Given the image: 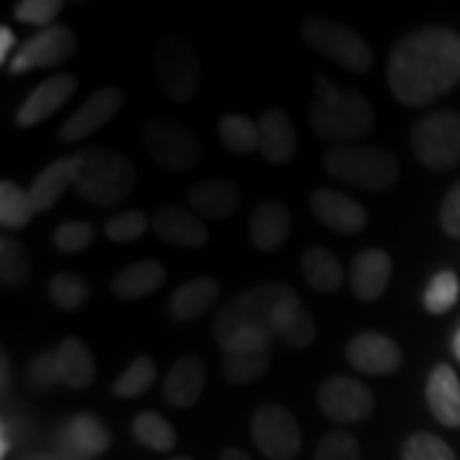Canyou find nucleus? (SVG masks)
I'll use <instances>...</instances> for the list:
<instances>
[{
    "mask_svg": "<svg viewBox=\"0 0 460 460\" xmlns=\"http://www.w3.org/2000/svg\"><path fill=\"white\" fill-rule=\"evenodd\" d=\"M75 93H77V77L75 75H66V72L51 75L44 83L36 84L29 93V98L21 102L16 113V126L31 128V126L44 123L57 111H62Z\"/></svg>",
    "mask_w": 460,
    "mask_h": 460,
    "instance_id": "dca6fc26",
    "label": "nucleus"
},
{
    "mask_svg": "<svg viewBox=\"0 0 460 460\" xmlns=\"http://www.w3.org/2000/svg\"><path fill=\"white\" fill-rule=\"evenodd\" d=\"M269 366H271L269 345L223 350V374H226V381L233 386H248V384L259 381V378L266 376Z\"/></svg>",
    "mask_w": 460,
    "mask_h": 460,
    "instance_id": "c85d7f7f",
    "label": "nucleus"
},
{
    "mask_svg": "<svg viewBox=\"0 0 460 460\" xmlns=\"http://www.w3.org/2000/svg\"><path fill=\"white\" fill-rule=\"evenodd\" d=\"M8 450H11V440H8V429L3 425V447H0V456L5 458L8 456Z\"/></svg>",
    "mask_w": 460,
    "mask_h": 460,
    "instance_id": "09e8293b",
    "label": "nucleus"
},
{
    "mask_svg": "<svg viewBox=\"0 0 460 460\" xmlns=\"http://www.w3.org/2000/svg\"><path fill=\"white\" fill-rule=\"evenodd\" d=\"M141 138L151 159L166 172L184 174L199 162V141L195 133L174 118H151Z\"/></svg>",
    "mask_w": 460,
    "mask_h": 460,
    "instance_id": "1a4fd4ad",
    "label": "nucleus"
},
{
    "mask_svg": "<svg viewBox=\"0 0 460 460\" xmlns=\"http://www.w3.org/2000/svg\"><path fill=\"white\" fill-rule=\"evenodd\" d=\"M65 11L62 0H21L13 8V18L29 26L49 29L54 26V18Z\"/></svg>",
    "mask_w": 460,
    "mask_h": 460,
    "instance_id": "79ce46f5",
    "label": "nucleus"
},
{
    "mask_svg": "<svg viewBox=\"0 0 460 460\" xmlns=\"http://www.w3.org/2000/svg\"><path fill=\"white\" fill-rule=\"evenodd\" d=\"M402 460H456L453 447L432 432H414L402 445Z\"/></svg>",
    "mask_w": 460,
    "mask_h": 460,
    "instance_id": "58836bf2",
    "label": "nucleus"
},
{
    "mask_svg": "<svg viewBox=\"0 0 460 460\" xmlns=\"http://www.w3.org/2000/svg\"><path fill=\"white\" fill-rule=\"evenodd\" d=\"M13 44H16L13 31H11L8 26H0V62H3V65H11V62H8V54L13 49Z\"/></svg>",
    "mask_w": 460,
    "mask_h": 460,
    "instance_id": "49530a36",
    "label": "nucleus"
},
{
    "mask_svg": "<svg viewBox=\"0 0 460 460\" xmlns=\"http://www.w3.org/2000/svg\"><path fill=\"white\" fill-rule=\"evenodd\" d=\"M313 460H361V445L350 432H330L320 440Z\"/></svg>",
    "mask_w": 460,
    "mask_h": 460,
    "instance_id": "37998d69",
    "label": "nucleus"
},
{
    "mask_svg": "<svg viewBox=\"0 0 460 460\" xmlns=\"http://www.w3.org/2000/svg\"><path fill=\"white\" fill-rule=\"evenodd\" d=\"M69 440L87 456H98L108 447L111 435H108L105 425L100 422L98 414H77L69 422Z\"/></svg>",
    "mask_w": 460,
    "mask_h": 460,
    "instance_id": "e433bc0d",
    "label": "nucleus"
},
{
    "mask_svg": "<svg viewBox=\"0 0 460 460\" xmlns=\"http://www.w3.org/2000/svg\"><path fill=\"white\" fill-rule=\"evenodd\" d=\"M154 233L159 241H164L169 246L180 248H202L210 241V230L205 226V220L187 208L177 205H162L154 213Z\"/></svg>",
    "mask_w": 460,
    "mask_h": 460,
    "instance_id": "a211bd4d",
    "label": "nucleus"
},
{
    "mask_svg": "<svg viewBox=\"0 0 460 460\" xmlns=\"http://www.w3.org/2000/svg\"><path fill=\"white\" fill-rule=\"evenodd\" d=\"M414 159L432 172L453 169L460 162V113L435 111L420 118L410 133Z\"/></svg>",
    "mask_w": 460,
    "mask_h": 460,
    "instance_id": "423d86ee",
    "label": "nucleus"
},
{
    "mask_svg": "<svg viewBox=\"0 0 460 460\" xmlns=\"http://www.w3.org/2000/svg\"><path fill=\"white\" fill-rule=\"evenodd\" d=\"M95 243V228L84 220H66L54 230V246L62 253H83Z\"/></svg>",
    "mask_w": 460,
    "mask_h": 460,
    "instance_id": "a19ab883",
    "label": "nucleus"
},
{
    "mask_svg": "<svg viewBox=\"0 0 460 460\" xmlns=\"http://www.w3.org/2000/svg\"><path fill=\"white\" fill-rule=\"evenodd\" d=\"M453 353H456V358L460 361V328L456 330V338H453Z\"/></svg>",
    "mask_w": 460,
    "mask_h": 460,
    "instance_id": "8fccbe9b",
    "label": "nucleus"
},
{
    "mask_svg": "<svg viewBox=\"0 0 460 460\" xmlns=\"http://www.w3.org/2000/svg\"><path fill=\"white\" fill-rule=\"evenodd\" d=\"M317 407L328 414L330 420L343 425H358L371 417L376 407L374 392L353 376H328L317 389Z\"/></svg>",
    "mask_w": 460,
    "mask_h": 460,
    "instance_id": "9b49d317",
    "label": "nucleus"
},
{
    "mask_svg": "<svg viewBox=\"0 0 460 460\" xmlns=\"http://www.w3.org/2000/svg\"><path fill=\"white\" fill-rule=\"evenodd\" d=\"M386 83L402 105L422 108L460 83V36L445 26L404 33L389 54Z\"/></svg>",
    "mask_w": 460,
    "mask_h": 460,
    "instance_id": "f257e3e1",
    "label": "nucleus"
},
{
    "mask_svg": "<svg viewBox=\"0 0 460 460\" xmlns=\"http://www.w3.org/2000/svg\"><path fill=\"white\" fill-rule=\"evenodd\" d=\"M51 302L62 310H77L83 307L90 296V284L84 281V277L75 274V271H57L47 284Z\"/></svg>",
    "mask_w": 460,
    "mask_h": 460,
    "instance_id": "c9c22d12",
    "label": "nucleus"
},
{
    "mask_svg": "<svg viewBox=\"0 0 460 460\" xmlns=\"http://www.w3.org/2000/svg\"><path fill=\"white\" fill-rule=\"evenodd\" d=\"M261 133V156L269 164H292L296 156V131L295 123L284 108H266L259 118Z\"/></svg>",
    "mask_w": 460,
    "mask_h": 460,
    "instance_id": "aec40b11",
    "label": "nucleus"
},
{
    "mask_svg": "<svg viewBox=\"0 0 460 460\" xmlns=\"http://www.w3.org/2000/svg\"><path fill=\"white\" fill-rule=\"evenodd\" d=\"M302 274L307 287L317 295H332L345 281L343 263L328 248H307L302 253Z\"/></svg>",
    "mask_w": 460,
    "mask_h": 460,
    "instance_id": "cd10ccee",
    "label": "nucleus"
},
{
    "mask_svg": "<svg viewBox=\"0 0 460 460\" xmlns=\"http://www.w3.org/2000/svg\"><path fill=\"white\" fill-rule=\"evenodd\" d=\"M136 166L118 148L87 146L72 154V184L87 202L113 208L136 190Z\"/></svg>",
    "mask_w": 460,
    "mask_h": 460,
    "instance_id": "f03ea898",
    "label": "nucleus"
},
{
    "mask_svg": "<svg viewBox=\"0 0 460 460\" xmlns=\"http://www.w3.org/2000/svg\"><path fill=\"white\" fill-rule=\"evenodd\" d=\"M292 233V215L279 199L261 202L248 217V241L259 251H277L287 243Z\"/></svg>",
    "mask_w": 460,
    "mask_h": 460,
    "instance_id": "412c9836",
    "label": "nucleus"
},
{
    "mask_svg": "<svg viewBox=\"0 0 460 460\" xmlns=\"http://www.w3.org/2000/svg\"><path fill=\"white\" fill-rule=\"evenodd\" d=\"M148 230V217L141 210H123L105 223V235L113 243H133Z\"/></svg>",
    "mask_w": 460,
    "mask_h": 460,
    "instance_id": "ea45409f",
    "label": "nucleus"
},
{
    "mask_svg": "<svg viewBox=\"0 0 460 460\" xmlns=\"http://www.w3.org/2000/svg\"><path fill=\"white\" fill-rule=\"evenodd\" d=\"M126 105V93L120 87H100L98 93H93L84 100L83 105L75 113L66 118L59 128V141L62 144H80L84 138H90L93 133L100 131L102 126H108L115 115L123 111Z\"/></svg>",
    "mask_w": 460,
    "mask_h": 460,
    "instance_id": "4468645a",
    "label": "nucleus"
},
{
    "mask_svg": "<svg viewBox=\"0 0 460 460\" xmlns=\"http://www.w3.org/2000/svg\"><path fill=\"white\" fill-rule=\"evenodd\" d=\"M154 378H156L154 358L151 356H138V358H133L131 366L120 376L115 378L113 394L118 399H136V396L146 394L151 384H154Z\"/></svg>",
    "mask_w": 460,
    "mask_h": 460,
    "instance_id": "f704fd0d",
    "label": "nucleus"
},
{
    "mask_svg": "<svg viewBox=\"0 0 460 460\" xmlns=\"http://www.w3.org/2000/svg\"><path fill=\"white\" fill-rule=\"evenodd\" d=\"M269 328H271L274 338H279L287 348H296V350L313 343L314 332H317L313 314L295 292L284 295L277 302V307L271 310V317H269Z\"/></svg>",
    "mask_w": 460,
    "mask_h": 460,
    "instance_id": "6ab92c4d",
    "label": "nucleus"
},
{
    "mask_svg": "<svg viewBox=\"0 0 460 460\" xmlns=\"http://www.w3.org/2000/svg\"><path fill=\"white\" fill-rule=\"evenodd\" d=\"M69 184H72V156H65V159L51 162V164L33 180L31 187H29V195H31L36 215L51 210V208L62 199V195H65Z\"/></svg>",
    "mask_w": 460,
    "mask_h": 460,
    "instance_id": "c756f323",
    "label": "nucleus"
},
{
    "mask_svg": "<svg viewBox=\"0 0 460 460\" xmlns=\"http://www.w3.org/2000/svg\"><path fill=\"white\" fill-rule=\"evenodd\" d=\"M251 438L269 460H292L302 450V428L281 404H266L251 417Z\"/></svg>",
    "mask_w": 460,
    "mask_h": 460,
    "instance_id": "9d476101",
    "label": "nucleus"
},
{
    "mask_svg": "<svg viewBox=\"0 0 460 460\" xmlns=\"http://www.w3.org/2000/svg\"><path fill=\"white\" fill-rule=\"evenodd\" d=\"M310 210L325 228L338 235H358L368 226V210L361 202L332 187L314 190L310 195Z\"/></svg>",
    "mask_w": 460,
    "mask_h": 460,
    "instance_id": "2eb2a0df",
    "label": "nucleus"
},
{
    "mask_svg": "<svg viewBox=\"0 0 460 460\" xmlns=\"http://www.w3.org/2000/svg\"><path fill=\"white\" fill-rule=\"evenodd\" d=\"M166 460H192V458H187V456H177V458H166Z\"/></svg>",
    "mask_w": 460,
    "mask_h": 460,
    "instance_id": "3c124183",
    "label": "nucleus"
},
{
    "mask_svg": "<svg viewBox=\"0 0 460 460\" xmlns=\"http://www.w3.org/2000/svg\"><path fill=\"white\" fill-rule=\"evenodd\" d=\"M317 98L310 108V126L325 141L353 144L374 128V105L361 93L330 84L328 77H317Z\"/></svg>",
    "mask_w": 460,
    "mask_h": 460,
    "instance_id": "7ed1b4c3",
    "label": "nucleus"
},
{
    "mask_svg": "<svg viewBox=\"0 0 460 460\" xmlns=\"http://www.w3.org/2000/svg\"><path fill=\"white\" fill-rule=\"evenodd\" d=\"M131 435L154 453H169L177 445V429L159 411H138L131 422Z\"/></svg>",
    "mask_w": 460,
    "mask_h": 460,
    "instance_id": "2f4dec72",
    "label": "nucleus"
},
{
    "mask_svg": "<svg viewBox=\"0 0 460 460\" xmlns=\"http://www.w3.org/2000/svg\"><path fill=\"white\" fill-rule=\"evenodd\" d=\"M220 460H251V456H246V453L238 450V447H226V450L220 453Z\"/></svg>",
    "mask_w": 460,
    "mask_h": 460,
    "instance_id": "de8ad7c7",
    "label": "nucleus"
},
{
    "mask_svg": "<svg viewBox=\"0 0 460 460\" xmlns=\"http://www.w3.org/2000/svg\"><path fill=\"white\" fill-rule=\"evenodd\" d=\"M460 296V281L456 277V271H438L429 284L425 287V295H422V305L429 314H445L447 310L456 307Z\"/></svg>",
    "mask_w": 460,
    "mask_h": 460,
    "instance_id": "4c0bfd02",
    "label": "nucleus"
},
{
    "mask_svg": "<svg viewBox=\"0 0 460 460\" xmlns=\"http://www.w3.org/2000/svg\"><path fill=\"white\" fill-rule=\"evenodd\" d=\"M425 399L432 417L445 428H460V378L453 366L438 363L425 384Z\"/></svg>",
    "mask_w": 460,
    "mask_h": 460,
    "instance_id": "4be33fe9",
    "label": "nucleus"
},
{
    "mask_svg": "<svg viewBox=\"0 0 460 460\" xmlns=\"http://www.w3.org/2000/svg\"><path fill=\"white\" fill-rule=\"evenodd\" d=\"M394 277V261L384 248H363L348 269V284L356 299L376 302Z\"/></svg>",
    "mask_w": 460,
    "mask_h": 460,
    "instance_id": "f3484780",
    "label": "nucleus"
},
{
    "mask_svg": "<svg viewBox=\"0 0 460 460\" xmlns=\"http://www.w3.org/2000/svg\"><path fill=\"white\" fill-rule=\"evenodd\" d=\"M29 378H31L33 386H39V389H49V386H54V384L59 381V371H57V358H54V353H41V356L31 363Z\"/></svg>",
    "mask_w": 460,
    "mask_h": 460,
    "instance_id": "a18cd8bd",
    "label": "nucleus"
},
{
    "mask_svg": "<svg viewBox=\"0 0 460 460\" xmlns=\"http://www.w3.org/2000/svg\"><path fill=\"white\" fill-rule=\"evenodd\" d=\"M302 39L307 47L325 57L328 62L338 65L345 72L366 75L374 66V49L361 33L350 26L330 21V18L313 16L302 23Z\"/></svg>",
    "mask_w": 460,
    "mask_h": 460,
    "instance_id": "39448f33",
    "label": "nucleus"
},
{
    "mask_svg": "<svg viewBox=\"0 0 460 460\" xmlns=\"http://www.w3.org/2000/svg\"><path fill=\"white\" fill-rule=\"evenodd\" d=\"M187 205L202 220H228L241 205V192L235 181L230 180H205L190 187Z\"/></svg>",
    "mask_w": 460,
    "mask_h": 460,
    "instance_id": "5701e85b",
    "label": "nucleus"
},
{
    "mask_svg": "<svg viewBox=\"0 0 460 460\" xmlns=\"http://www.w3.org/2000/svg\"><path fill=\"white\" fill-rule=\"evenodd\" d=\"M223 292L220 281L215 277H195V279L184 281L169 296V314L174 323H192L208 313L217 302V296Z\"/></svg>",
    "mask_w": 460,
    "mask_h": 460,
    "instance_id": "a878e982",
    "label": "nucleus"
},
{
    "mask_svg": "<svg viewBox=\"0 0 460 460\" xmlns=\"http://www.w3.org/2000/svg\"><path fill=\"white\" fill-rule=\"evenodd\" d=\"M325 172L363 192H386L399 181V162L384 146L335 144L325 154Z\"/></svg>",
    "mask_w": 460,
    "mask_h": 460,
    "instance_id": "20e7f679",
    "label": "nucleus"
},
{
    "mask_svg": "<svg viewBox=\"0 0 460 460\" xmlns=\"http://www.w3.org/2000/svg\"><path fill=\"white\" fill-rule=\"evenodd\" d=\"M220 144L235 156H251L261 148V133L259 123L243 113H228L217 123Z\"/></svg>",
    "mask_w": 460,
    "mask_h": 460,
    "instance_id": "7c9ffc66",
    "label": "nucleus"
},
{
    "mask_svg": "<svg viewBox=\"0 0 460 460\" xmlns=\"http://www.w3.org/2000/svg\"><path fill=\"white\" fill-rule=\"evenodd\" d=\"M166 281L164 263L156 259H144L123 266L111 281V295L120 302H138L154 295Z\"/></svg>",
    "mask_w": 460,
    "mask_h": 460,
    "instance_id": "393cba45",
    "label": "nucleus"
},
{
    "mask_svg": "<svg viewBox=\"0 0 460 460\" xmlns=\"http://www.w3.org/2000/svg\"><path fill=\"white\" fill-rule=\"evenodd\" d=\"M36 217L29 190L11 180L0 181V223L5 230L26 228Z\"/></svg>",
    "mask_w": 460,
    "mask_h": 460,
    "instance_id": "473e14b6",
    "label": "nucleus"
},
{
    "mask_svg": "<svg viewBox=\"0 0 460 460\" xmlns=\"http://www.w3.org/2000/svg\"><path fill=\"white\" fill-rule=\"evenodd\" d=\"M154 72L166 98L174 102H190L199 93L198 51L181 36H164L156 44Z\"/></svg>",
    "mask_w": 460,
    "mask_h": 460,
    "instance_id": "0eeeda50",
    "label": "nucleus"
},
{
    "mask_svg": "<svg viewBox=\"0 0 460 460\" xmlns=\"http://www.w3.org/2000/svg\"><path fill=\"white\" fill-rule=\"evenodd\" d=\"M31 277V259L13 235L0 238V281L5 289H21Z\"/></svg>",
    "mask_w": 460,
    "mask_h": 460,
    "instance_id": "72a5a7b5",
    "label": "nucleus"
},
{
    "mask_svg": "<svg viewBox=\"0 0 460 460\" xmlns=\"http://www.w3.org/2000/svg\"><path fill=\"white\" fill-rule=\"evenodd\" d=\"M205 384H208V374H205L202 361L195 356H184L169 368L162 392H164L166 404L177 410H190L199 402Z\"/></svg>",
    "mask_w": 460,
    "mask_h": 460,
    "instance_id": "b1692460",
    "label": "nucleus"
},
{
    "mask_svg": "<svg viewBox=\"0 0 460 460\" xmlns=\"http://www.w3.org/2000/svg\"><path fill=\"white\" fill-rule=\"evenodd\" d=\"M289 292H292V287H287V284H263L256 289H248L246 295L233 299L215 317V338L220 341V345H226L230 338H235L243 330L271 332V328H269L271 310L277 307L281 296L289 295Z\"/></svg>",
    "mask_w": 460,
    "mask_h": 460,
    "instance_id": "6e6552de",
    "label": "nucleus"
},
{
    "mask_svg": "<svg viewBox=\"0 0 460 460\" xmlns=\"http://www.w3.org/2000/svg\"><path fill=\"white\" fill-rule=\"evenodd\" d=\"M77 51V36L69 26L54 23L49 29H41L13 54L11 75H26L33 69H57L66 65Z\"/></svg>",
    "mask_w": 460,
    "mask_h": 460,
    "instance_id": "f8f14e48",
    "label": "nucleus"
},
{
    "mask_svg": "<svg viewBox=\"0 0 460 460\" xmlns=\"http://www.w3.org/2000/svg\"><path fill=\"white\" fill-rule=\"evenodd\" d=\"M57 358V371H59V381L75 389V392H84L95 384L98 376V363L93 358L90 348L80 341V338H65L54 350Z\"/></svg>",
    "mask_w": 460,
    "mask_h": 460,
    "instance_id": "bb28decb",
    "label": "nucleus"
},
{
    "mask_svg": "<svg viewBox=\"0 0 460 460\" xmlns=\"http://www.w3.org/2000/svg\"><path fill=\"white\" fill-rule=\"evenodd\" d=\"M345 361L363 376H392L402 368L404 353L386 332L366 330L353 335L350 343L345 345Z\"/></svg>",
    "mask_w": 460,
    "mask_h": 460,
    "instance_id": "ddd939ff",
    "label": "nucleus"
},
{
    "mask_svg": "<svg viewBox=\"0 0 460 460\" xmlns=\"http://www.w3.org/2000/svg\"><path fill=\"white\" fill-rule=\"evenodd\" d=\"M440 226L450 238H460V181L450 187L440 205Z\"/></svg>",
    "mask_w": 460,
    "mask_h": 460,
    "instance_id": "c03bdc74",
    "label": "nucleus"
}]
</instances>
